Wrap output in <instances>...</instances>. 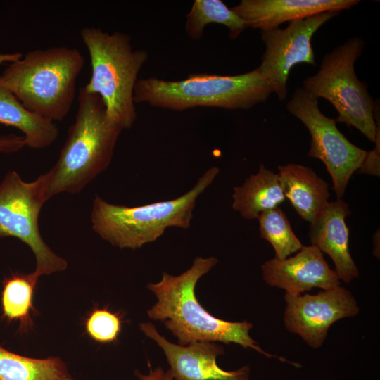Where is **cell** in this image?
I'll list each match as a JSON object with an SVG mask.
<instances>
[{
  "label": "cell",
  "mask_w": 380,
  "mask_h": 380,
  "mask_svg": "<svg viewBox=\"0 0 380 380\" xmlns=\"http://www.w3.org/2000/svg\"><path fill=\"white\" fill-rule=\"evenodd\" d=\"M87 335L100 343L115 342L122 329L121 317L107 308H96L84 322Z\"/></svg>",
  "instance_id": "cell-23"
},
{
  "label": "cell",
  "mask_w": 380,
  "mask_h": 380,
  "mask_svg": "<svg viewBox=\"0 0 380 380\" xmlns=\"http://www.w3.org/2000/svg\"><path fill=\"white\" fill-rule=\"evenodd\" d=\"M134 374L139 380H172L170 371H165L161 367L150 369L148 374H143L137 370L135 371Z\"/></svg>",
  "instance_id": "cell-26"
},
{
  "label": "cell",
  "mask_w": 380,
  "mask_h": 380,
  "mask_svg": "<svg viewBox=\"0 0 380 380\" xmlns=\"http://www.w3.org/2000/svg\"><path fill=\"white\" fill-rule=\"evenodd\" d=\"M339 13L323 12L291 22L283 29L260 31L265 49L258 68L279 101L286 97L289 75L295 65L316 66L312 38L320 27Z\"/></svg>",
  "instance_id": "cell-10"
},
{
  "label": "cell",
  "mask_w": 380,
  "mask_h": 380,
  "mask_svg": "<svg viewBox=\"0 0 380 380\" xmlns=\"http://www.w3.org/2000/svg\"><path fill=\"white\" fill-rule=\"evenodd\" d=\"M185 30L188 37L198 40L210 23L227 27L229 37L235 39L246 27L244 22L221 0H195L186 15Z\"/></svg>",
  "instance_id": "cell-20"
},
{
  "label": "cell",
  "mask_w": 380,
  "mask_h": 380,
  "mask_svg": "<svg viewBox=\"0 0 380 380\" xmlns=\"http://www.w3.org/2000/svg\"><path fill=\"white\" fill-rule=\"evenodd\" d=\"M261 267L267 284L283 289L291 296L300 295L313 288L328 290L341 284L323 253L312 245L303 246L294 256L267 260Z\"/></svg>",
  "instance_id": "cell-13"
},
{
  "label": "cell",
  "mask_w": 380,
  "mask_h": 380,
  "mask_svg": "<svg viewBox=\"0 0 380 380\" xmlns=\"http://www.w3.org/2000/svg\"><path fill=\"white\" fill-rule=\"evenodd\" d=\"M257 219L259 221L260 237L272 246L274 258L285 259L303 246L292 230L286 214L279 207L261 213Z\"/></svg>",
  "instance_id": "cell-22"
},
{
  "label": "cell",
  "mask_w": 380,
  "mask_h": 380,
  "mask_svg": "<svg viewBox=\"0 0 380 380\" xmlns=\"http://www.w3.org/2000/svg\"><path fill=\"white\" fill-rule=\"evenodd\" d=\"M232 208L245 219H257L262 212L279 207L285 200L278 175L260 165L258 172L234 188Z\"/></svg>",
  "instance_id": "cell-18"
},
{
  "label": "cell",
  "mask_w": 380,
  "mask_h": 380,
  "mask_svg": "<svg viewBox=\"0 0 380 380\" xmlns=\"http://www.w3.org/2000/svg\"><path fill=\"white\" fill-rule=\"evenodd\" d=\"M84 58L75 47L38 49L8 63L3 83L30 112L51 122L69 113Z\"/></svg>",
  "instance_id": "cell-3"
},
{
  "label": "cell",
  "mask_w": 380,
  "mask_h": 380,
  "mask_svg": "<svg viewBox=\"0 0 380 380\" xmlns=\"http://www.w3.org/2000/svg\"><path fill=\"white\" fill-rule=\"evenodd\" d=\"M0 380H72L58 357L37 359L11 352L0 345Z\"/></svg>",
  "instance_id": "cell-19"
},
{
  "label": "cell",
  "mask_w": 380,
  "mask_h": 380,
  "mask_svg": "<svg viewBox=\"0 0 380 380\" xmlns=\"http://www.w3.org/2000/svg\"><path fill=\"white\" fill-rule=\"evenodd\" d=\"M364 48L361 38L348 39L325 54L317 72L305 79L302 87L316 99L330 102L338 114L336 122L355 127L374 142L379 115L374 117L376 102L355 70Z\"/></svg>",
  "instance_id": "cell-7"
},
{
  "label": "cell",
  "mask_w": 380,
  "mask_h": 380,
  "mask_svg": "<svg viewBox=\"0 0 380 380\" xmlns=\"http://www.w3.org/2000/svg\"><path fill=\"white\" fill-rule=\"evenodd\" d=\"M359 3V0H241L231 9L246 27L263 31L323 12L348 10Z\"/></svg>",
  "instance_id": "cell-15"
},
{
  "label": "cell",
  "mask_w": 380,
  "mask_h": 380,
  "mask_svg": "<svg viewBox=\"0 0 380 380\" xmlns=\"http://www.w3.org/2000/svg\"><path fill=\"white\" fill-rule=\"evenodd\" d=\"M219 168L210 167L181 196L144 205H115L96 196L91 213L92 229L119 248H139L160 237L169 227L187 229L198 197L213 183Z\"/></svg>",
  "instance_id": "cell-4"
},
{
  "label": "cell",
  "mask_w": 380,
  "mask_h": 380,
  "mask_svg": "<svg viewBox=\"0 0 380 380\" xmlns=\"http://www.w3.org/2000/svg\"><path fill=\"white\" fill-rule=\"evenodd\" d=\"M279 181L286 197L305 220H314L329 202V184L311 168L294 163L278 167Z\"/></svg>",
  "instance_id": "cell-16"
},
{
  "label": "cell",
  "mask_w": 380,
  "mask_h": 380,
  "mask_svg": "<svg viewBox=\"0 0 380 380\" xmlns=\"http://www.w3.org/2000/svg\"><path fill=\"white\" fill-rule=\"evenodd\" d=\"M39 277L34 272L30 274H14L3 282L1 308L6 320L18 321L21 329L32 325L30 316L33 308V293Z\"/></svg>",
  "instance_id": "cell-21"
},
{
  "label": "cell",
  "mask_w": 380,
  "mask_h": 380,
  "mask_svg": "<svg viewBox=\"0 0 380 380\" xmlns=\"http://www.w3.org/2000/svg\"><path fill=\"white\" fill-rule=\"evenodd\" d=\"M21 53H0V64L10 63L22 57Z\"/></svg>",
  "instance_id": "cell-27"
},
{
  "label": "cell",
  "mask_w": 380,
  "mask_h": 380,
  "mask_svg": "<svg viewBox=\"0 0 380 380\" xmlns=\"http://www.w3.org/2000/svg\"><path fill=\"white\" fill-rule=\"evenodd\" d=\"M122 129L108 115L101 98L82 87L75 119L54 165L45 173L48 200L80 192L111 162Z\"/></svg>",
  "instance_id": "cell-2"
},
{
  "label": "cell",
  "mask_w": 380,
  "mask_h": 380,
  "mask_svg": "<svg viewBox=\"0 0 380 380\" xmlns=\"http://www.w3.org/2000/svg\"><path fill=\"white\" fill-rule=\"evenodd\" d=\"M350 215L348 204L341 198L328 202L310 222L308 234L311 244L329 255L338 279L345 283L359 276L349 249L346 218Z\"/></svg>",
  "instance_id": "cell-14"
},
{
  "label": "cell",
  "mask_w": 380,
  "mask_h": 380,
  "mask_svg": "<svg viewBox=\"0 0 380 380\" xmlns=\"http://www.w3.org/2000/svg\"><path fill=\"white\" fill-rule=\"evenodd\" d=\"M375 147L367 151L366 157L357 172L370 175H380V127H378L375 140Z\"/></svg>",
  "instance_id": "cell-24"
},
{
  "label": "cell",
  "mask_w": 380,
  "mask_h": 380,
  "mask_svg": "<svg viewBox=\"0 0 380 380\" xmlns=\"http://www.w3.org/2000/svg\"><path fill=\"white\" fill-rule=\"evenodd\" d=\"M284 322L286 329L299 335L311 348H320L336 322L355 317L360 311L352 293L338 286L315 295L285 293Z\"/></svg>",
  "instance_id": "cell-11"
},
{
  "label": "cell",
  "mask_w": 380,
  "mask_h": 380,
  "mask_svg": "<svg viewBox=\"0 0 380 380\" xmlns=\"http://www.w3.org/2000/svg\"><path fill=\"white\" fill-rule=\"evenodd\" d=\"M286 110L309 131L311 141L308 155L323 162L331 175L333 189L337 198H341L367 151L352 144L337 128L336 119L324 115L318 106V99L303 87L293 93Z\"/></svg>",
  "instance_id": "cell-9"
},
{
  "label": "cell",
  "mask_w": 380,
  "mask_h": 380,
  "mask_svg": "<svg viewBox=\"0 0 380 380\" xmlns=\"http://www.w3.org/2000/svg\"><path fill=\"white\" fill-rule=\"evenodd\" d=\"M26 146L23 135L8 134L0 137V153H15Z\"/></svg>",
  "instance_id": "cell-25"
},
{
  "label": "cell",
  "mask_w": 380,
  "mask_h": 380,
  "mask_svg": "<svg viewBox=\"0 0 380 380\" xmlns=\"http://www.w3.org/2000/svg\"><path fill=\"white\" fill-rule=\"evenodd\" d=\"M0 124L15 127L23 133L26 146L42 149L57 139L56 124L28 110L3 83L0 74Z\"/></svg>",
  "instance_id": "cell-17"
},
{
  "label": "cell",
  "mask_w": 380,
  "mask_h": 380,
  "mask_svg": "<svg viewBox=\"0 0 380 380\" xmlns=\"http://www.w3.org/2000/svg\"><path fill=\"white\" fill-rule=\"evenodd\" d=\"M373 243H374V255L379 258V229H378L372 236Z\"/></svg>",
  "instance_id": "cell-28"
},
{
  "label": "cell",
  "mask_w": 380,
  "mask_h": 380,
  "mask_svg": "<svg viewBox=\"0 0 380 380\" xmlns=\"http://www.w3.org/2000/svg\"><path fill=\"white\" fill-rule=\"evenodd\" d=\"M47 201L45 173L25 182L13 170L0 184V238L15 237L30 248L36 259L34 273L39 277L63 271L68 266L39 232V216Z\"/></svg>",
  "instance_id": "cell-8"
},
{
  "label": "cell",
  "mask_w": 380,
  "mask_h": 380,
  "mask_svg": "<svg viewBox=\"0 0 380 380\" xmlns=\"http://www.w3.org/2000/svg\"><path fill=\"white\" fill-rule=\"evenodd\" d=\"M272 89L257 68L235 75H190L170 81L157 77L137 80L134 101L174 111L196 107L248 110L265 102Z\"/></svg>",
  "instance_id": "cell-5"
},
{
  "label": "cell",
  "mask_w": 380,
  "mask_h": 380,
  "mask_svg": "<svg viewBox=\"0 0 380 380\" xmlns=\"http://www.w3.org/2000/svg\"><path fill=\"white\" fill-rule=\"evenodd\" d=\"M139 328L163 350L172 380H251L248 365L234 371L218 366L217 357L224 350L216 342L197 341L181 346L167 340L151 322L141 323Z\"/></svg>",
  "instance_id": "cell-12"
},
{
  "label": "cell",
  "mask_w": 380,
  "mask_h": 380,
  "mask_svg": "<svg viewBox=\"0 0 380 380\" xmlns=\"http://www.w3.org/2000/svg\"><path fill=\"white\" fill-rule=\"evenodd\" d=\"M80 37L89 55L91 74L84 86L99 95L109 118L122 130L130 129L137 118L134 91L138 75L147 61L144 49H134L129 35L100 27H85Z\"/></svg>",
  "instance_id": "cell-6"
},
{
  "label": "cell",
  "mask_w": 380,
  "mask_h": 380,
  "mask_svg": "<svg viewBox=\"0 0 380 380\" xmlns=\"http://www.w3.org/2000/svg\"><path fill=\"white\" fill-rule=\"evenodd\" d=\"M217 263V259L213 256L196 257L191 267L181 274L173 276L163 272L160 281L148 284L147 287L157 298L147 311L149 318L163 322L181 346L197 341L236 343L292 365L286 358L270 354L258 346L249 334L252 323L215 317L198 301L196 284Z\"/></svg>",
  "instance_id": "cell-1"
}]
</instances>
